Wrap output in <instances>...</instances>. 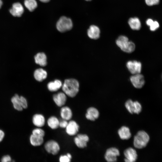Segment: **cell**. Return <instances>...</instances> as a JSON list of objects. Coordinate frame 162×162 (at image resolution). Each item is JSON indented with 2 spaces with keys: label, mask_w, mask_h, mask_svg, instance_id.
<instances>
[{
  "label": "cell",
  "mask_w": 162,
  "mask_h": 162,
  "mask_svg": "<svg viewBox=\"0 0 162 162\" xmlns=\"http://www.w3.org/2000/svg\"><path fill=\"white\" fill-rule=\"evenodd\" d=\"M62 86L64 92L70 97H74L79 92V83L77 80L74 79L66 80Z\"/></svg>",
  "instance_id": "cell-1"
},
{
  "label": "cell",
  "mask_w": 162,
  "mask_h": 162,
  "mask_svg": "<svg viewBox=\"0 0 162 162\" xmlns=\"http://www.w3.org/2000/svg\"><path fill=\"white\" fill-rule=\"evenodd\" d=\"M117 46L123 51L128 53L133 52L135 49V44L132 42L129 41L128 38L126 36H119L116 41Z\"/></svg>",
  "instance_id": "cell-2"
},
{
  "label": "cell",
  "mask_w": 162,
  "mask_h": 162,
  "mask_svg": "<svg viewBox=\"0 0 162 162\" xmlns=\"http://www.w3.org/2000/svg\"><path fill=\"white\" fill-rule=\"evenodd\" d=\"M149 139V136L146 132L144 130H140L134 136V146L138 149L142 148L147 146Z\"/></svg>",
  "instance_id": "cell-3"
},
{
  "label": "cell",
  "mask_w": 162,
  "mask_h": 162,
  "mask_svg": "<svg viewBox=\"0 0 162 162\" xmlns=\"http://www.w3.org/2000/svg\"><path fill=\"white\" fill-rule=\"evenodd\" d=\"M73 26L72 22L70 18L62 16L57 21L56 27L59 32H63L70 30Z\"/></svg>",
  "instance_id": "cell-4"
},
{
  "label": "cell",
  "mask_w": 162,
  "mask_h": 162,
  "mask_svg": "<svg viewBox=\"0 0 162 162\" xmlns=\"http://www.w3.org/2000/svg\"><path fill=\"white\" fill-rule=\"evenodd\" d=\"M125 106L128 111L131 114H139L141 111L142 107L140 103L137 101H133L129 99L125 102Z\"/></svg>",
  "instance_id": "cell-5"
},
{
  "label": "cell",
  "mask_w": 162,
  "mask_h": 162,
  "mask_svg": "<svg viewBox=\"0 0 162 162\" xmlns=\"http://www.w3.org/2000/svg\"><path fill=\"white\" fill-rule=\"evenodd\" d=\"M44 146L45 149L47 152L53 155L57 154L60 150L59 144L57 142L53 140H50L46 142Z\"/></svg>",
  "instance_id": "cell-6"
},
{
  "label": "cell",
  "mask_w": 162,
  "mask_h": 162,
  "mask_svg": "<svg viewBox=\"0 0 162 162\" xmlns=\"http://www.w3.org/2000/svg\"><path fill=\"white\" fill-rule=\"evenodd\" d=\"M89 141V137L85 134H78L74 139V142L76 146L80 148H83L87 146Z\"/></svg>",
  "instance_id": "cell-7"
},
{
  "label": "cell",
  "mask_w": 162,
  "mask_h": 162,
  "mask_svg": "<svg viewBox=\"0 0 162 162\" xmlns=\"http://www.w3.org/2000/svg\"><path fill=\"white\" fill-rule=\"evenodd\" d=\"M119 155V152L117 148L115 147H111L106 150L104 158L107 162H116L117 161V156Z\"/></svg>",
  "instance_id": "cell-8"
},
{
  "label": "cell",
  "mask_w": 162,
  "mask_h": 162,
  "mask_svg": "<svg viewBox=\"0 0 162 162\" xmlns=\"http://www.w3.org/2000/svg\"><path fill=\"white\" fill-rule=\"evenodd\" d=\"M126 66L129 71L133 74H140L141 72L142 64L140 62L136 60L129 61L127 63Z\"/></svg>",
  "instance_id": "cell-9"
},
{
  "label": "cell",
  "mask_w": 162,
  "mask_h": 162,
  "mask_svg": "<svg viewBox=\"0 0 162 162\" xmlns=\"http://www.w3.org/2000/svg\"><path fill=\"white\" fill-rule=\"evenodd\" d=\"M130 80L133 86L137 88H142L145 83L144 77L140 73L133 74L130 77Z\"/></svg>",
  "instance_id": "cell-10"
},
{
  "label": "cell",
  "mask_w": 162,
  "mask_h": 162,
  "mask_svg": "<svg viewBox=\"0 0 162 162\" xmlns=\"http://www.w3.org/2000/svg\"><path fill=\"white\" fill-rule=\"evenodd\" d=\"M79 128V126L77 123L75 121L72 120L68 122V124L65 128L66 132L68 135L73 136L77 133Z\"/></svg>",
  "instance_id": "cell-11"
},
{
  "label": "cell",
  "mask_w": 162,
  "mask_h": 162,
  "mask_svg": "<svg viewBox=\"0 0 162 162\" xmlns=\"http://www.w3.org/2000/svg\"><path fill=\"white\" fill-rule=\"evenodd\" d=\"M125 157V162H134L136 161L137 158V154L136 150L131 147L126 149L124 152Z\"/></svg>",
  "instance_id": "cell-12"
},
{
  "label": "cell",
  "mask_w": 162,
  "mask_h": 162,
  "mask_svg": "<svg viewBox=\"0 0 162 162\" xmlns=\"http://www.w3.org/2000/svg\"><path fill=\"white\" fill-rule=\"evenodd\" d=\"M53 99L58 106L62 107L64 105L66 102V95L64 92H60L53 95Z\"/></svg>",
  "instance_id": "cell-13"
},
{
  "label": "cell",
  "mask_w": 162,
  "mask_h": 162,
  "mask_svg": "<svg viewBox=\"0 0 162 162\" xmlns=\"http://www.w3.org/2000/svg\"><path fill=\"white\" fill-rule=\"evenodd\" d=\"M99 116L98 110L93 107H90L87 109L85 114L86 118L91 121H94L97 119Z\"/></svg>",
  "instance_id": "cell-14"
},
{
  "label": "cell",
  "mask_w": 162,
  "mask_h": 162,
  "mask_svg": "<svg viewBox=\"0 0 162 162\" xmlns=\"http://www.w3.org/2000/svg\"><path fill=\"white\" fill-rule=\"evenodd\" d=\"M10 14L15 16L20 17L23 12L24 9L22 4L18 2L14 3L9 10Z\"/></svg>",
  "instance_id": "cell-15"
},
{
  "label": "cell",
  "mask_w": 162,
  "mask_h": 162,
  "mask_svg": "<svg viewBox=\"0 0 162 162\" xmlns=\"http://www.w3.org/2000/svg\"><path fill=\"white\" fill-rule=\"evenodd\" d=\"M100 31L99 28L94 25L91 26L87 31V34L90 38L93 39H98L100 36Z\"/></svg>",
  "instance_id": "cell-16"
},
{
  "label": "cell",
  "mask_w": 162,
  "mask_h": 162,
  "mask_svg": "<svg viewBox=\"0 0 162 162\" xmlns=\"http://www.w3.org/2000/svg\"><path fill=\"white\" fill-rule=\"evenodd\" d=\"M33 124L38 128L43 127L45 123V119L44 116L40 114H34L32 119Z\"/></svg>",
  "instance_id": "cell-17"
},
{
  "label": "cell",
  "mask_w": 162,
  "mask_h": 162,
  "mask_svg": "<svg viewBox=\"0 0 162 162\" xmlns=\"http://www.w3.org/2000/svg\"><path fill=\"white\" fill-rule=\"evenodd\" d=\"M60 115L62 119L69 121L72 118L73 113L69 107L63 106L60 110Z\"/></svg>",
  "instance_id": "cell-18"
},
{
  "label": "cell",
  "mask_w": 162,
  "mask_h": 162,
  "mask_svg": "<svg viewBox=\"0 0 162 162\" xmlns=\"http://www.w3.org/2000/svg\"><path fill=\"white\" fill-rule=\"evenodd\" d=\"M118 134L122 140H128L131 136L129 128L125 126L122 127L118 130Z\"/></svg>",
  "instance_id": "cell-19"
},
{
  "label": "cell",
  "mask_w": 162,
  "mask_h": 162,
  "mask_svg": "<svg viewBox=\"0 0 162 162\" xmlns=\"http://www.w3.org/2000/svg\"><path fill=\"white\" fill-rule=\"evenodd\" d=\"M35 63L41 66H45L47 64V58L43 52L38 53L34 57Z\"/></svg>",
  "instance_id": "cell-20"
},
{
  "label": "cell",
  "mask_w": 162,
  "mask_h": 162,
  "mask_svg": "<svg viewBox=\"0 0 162 162\" xmlns=\"http://www.w3.org/2000/svg\"><path fill=\"white\" fill-rule=\"evenodd\" d=\"M34 78L37 81L41 82L45 79L47 76L46 72L42 68L36 70L34 73Z\"/></svg>",
  "instance_id": "cell-21"
},
{
  "label": "cell",
  "mask_w": 162,
  "mask_h": 162,
  "mask_svg": "<svg viewBox=\"0 0 162 162\" xmlns=\"http://www.w3.org/2000/svg\"><path fill=\"white\" fill-rule=\"evenodd\" d=\"M11 101L14 107L15 110L19 111H21L23 110L20 96L17 94H15L11 98Z\"/></svg>",
  "instance_id": "cell-22"
},
{
  "label": "cell",
  "mask_w": 162,
  "mask_h": 162,
  "mask_svg": "<svg viewBox=\"0 0 162 162\" xmlns=\"http://www.w3.org/2000/svg\"><path fill=\"white\" fill-rule=\"evenodd\" d=\"M128 23L130 28L133 30H138L141 28V22L138 18H130L129 20Z\"/></svg>",
  "instance_id": "cell-23"
},
{
  "label": "cell",
  "mask_w": 162,
  "mask_h": 162,
  "mask_svg": "<svg viewBox=\"0 0 162 162\" xmlns=\"http://www.w3.org/2000/svg\"><path fill=\"white\" fill-rule=\"evenodd\" d=\"M59 122L58 119L54 116H50L47 120L48 126L53 130L56 129L59 127Z\"/></svg>",
  "instance_id": "cell-24"
},
{
  "label": "cell",
  "mask_w": 162,
  "mask_h": 162,
  "mask_svg": "<svg viewBox=\"0 0 162 162\" xmlns=\"http://www.w3.org/2000/svg\"><path fill=\"white\" fill-rule=\"evenodd\" d=\"M31 144L34 146L41 145L44 142V137L35 136L32 134L30 137Z\"/></svg>",
  "instance_id": "cell-25"
},
{
  "label": "cell",
  "mask_w": 162,
  "mask_h": 162,
  "mask_svg": "<svg viewBox=\"0 0 162 162\" xmlns=\"http://www.w3.org/2000/svg\"><path fill=\"white\" fill-rule=\"evenodd\" d=\"M62 86V82L59 80L49 82L47 85L48 89L51 92H55L60 89Z\"/></svg>",
  "instance_id": "cell-26"
},
{
  "label": "cell",
  "mask_w": 162,
  "mask_h": 162,
  "mask_svg": "<svg viewBox=\"0 0 162 162\" xmlns=\"http://www.w3.org/2000/svg\"><path fill=\"white\" fill-rule=\"evenodd\" d=\"M24 4L26 7L31 11H33L37 6V3L35 0H25Z\"/></svg>",
  "instance_id": "cell-27"
},
{
  "label": "cell",
  "mask_w": 162,
  "mask_h": 162,
  "mask_svg": "<svg viewBox=\"0 0 162 162\" xmlns=\"http://www.w3.org/2000/svg\"><path fill=\"white\" fill-rule=\"evenodd\" d=\"M32 134L38 136L44 137L45 136L44 131L40 128L34 129L32 131Z\"/></svg>",
  "instance_id": "cell-28"
},
{
  "label": "cell",
  "mask_w": 162,
  "mask_h": 162,
  "mask_svg": "<svg viewBox=\"0 0 162 162\" xmlns=\"http://www.w3.org/2000/svg\"><path fill=\"white\" fill-rule=\"evenodd\" d=\"M145 1L147 5L151 6L158 4L160 0H145Z\"/></svg>",
  "instance_id": "cell-29"
},
{
  "label": "cell",
  "mask_w": 162,
  "mask_h": 162,
  "mask_svg": "<svg viewBox=\"0 0 162 162\" xmlns=\"http://www.w3.org/2000/svg\"><path fill=\"white\" fill-rule=\"evenodd\" d=\"M159 25L157 21H154L152 24L149 26L150 30L153 31L157 29L159 27Z\"/></svg>",
  "instance_id": "cell-30"
},
{
  "label": "cell",
  "mask_w": 162,
  "mask_h": 162,
  "mask_svg": "<svg viewBox=\"0 0 162 162\" xmlns=\"http://www.w3.org/2000/svg\"><path fill=\"white\" fill-rule=\"evenodd\" d=\"M71 160L66 154L61 155L59 158L60 162H70Z\"/></svg>",
  "instance_id": "cell-31"
},
{
  "label": "cell",
  "mask_w": 162,
  "mask_h": 162,
  "mask_svg": "<svg viewBox=\"0 0 162 162\" xmlns=\"http://www.w3.org/2000/svg\"><path fill=\"white\" fill-rule=\"evenodd\" d=\"M22 105L23 109H26L28 107V103L26 98L22 96H20Z\"/></svg>",
  "instance_id": "cell-32"
},
{
  "label": "cell",
  "mask_w": 162,
  "mask_h": 162,
  "mask_svg": "<svg viewBox=\"0 0 162 162\" xmlns=\"http://www.w3.org/2000/svg\"><path fill=\"white\" fill-rule=\"evenodd\" d=\"M59 121V126L62 128H65L67 127L68 123V121L63 119Z\"/></svg>",
  "instance_id": "cell-33"
},
{
  "label": "cell",
  "mask_w": 162,
  "mask_h": 162,
  "mask_svg": "<svg viewBox=\"0 0 162 162\" xmlns=\"http://www.w3.org/2000/svg\"><path fill=\"white\" fill-rule=\"evenodd\" d=\"M11 160V158L9 155H6L4 156L1 159V161L2 162H10Z\"/></svg>",
  "instance_id": "cell-34"
},
{
  "label": "cell",
  "mask_w": 162,
  "mask_h": 162,
  "mask_svg": "<svg viewBox=\"0 0 162 162\" xmlns=\"http://www.w3.org/2000/svg\"><path fill=\"white\" fill-rule=\"evenodd\" d=\"M4 136V133L2 130L0 129V142L3 140Z\"/></svg>",
  "instance_id": "cell-35"
},
{
  "label": "cell",
  "mask_w": 162,
  "mask_h": 162,
  "mask_svg": "<svg viewBox=\"0 0 162 162\" xmlns=\"http://www.w3.org/2000/svg\"><path fill=\"white\" fill-rule=\"evenodd\" d=\"M154 21L152 19H148L146 20V23L148 26H150L153 23Z\"/></svg>",
  "instance_id": "cell-36"
},
{
  "label": "cell",
  "mask_w": 162,
  "mask_h": 162,
  "mask_svg": "<svg viewBox=\"0 0 162 162\" xmlns=\"http://www.w3.org/2000/svg\"><path fill=\"white\" fill-rule=\"evenodd\" d=\"M66 155L69 158H70V159H71L72 157L70 153H68Z\"/></svg>",
  "instance_id": "cell-37"
},
{
  "label": "cell",
  "mask_w": 162,
  "mask_h": 162,
  "mask_svg": "<svg viewBox=\"0 0 162 162\" xmlns=\"http://www.w3.org/2000/svg\"><path fill=\"white\" fill-rule=\"evenodd\" d=\"M41 2H49L50 0H39Z\"/></svg>",
  "instance_id": "cell-38"
},
{
  "label": "cell",
  "mask_w": 162,
  "mask_h": 162,
  "mask_svg": "<svg viewBox=\"0 0 162 162\" xmlns=\"http://www.w3.org/2000/svg\"><path fill=\"white\" fill-rule=\"evenodd\" d=\"M2 0H0V8L1 7V6H2Z\"/></svg>",
  "instance_id": "cell-39"
},
{
  "label": "cell",
  "mask_w": 162,
  "mask_h": 162,
  "mask_svg": "<svg viewBox=\"0 0 162 162\" xmlns=\"http://www.w3.org/2000/svg\"><path fill=\"white\" fill-rule=\"evenodd\" d=\"M85 0L87 1H91L92 0Z\"/></svg>",
  "instance_id": "cell-40"
}]
</instances>
